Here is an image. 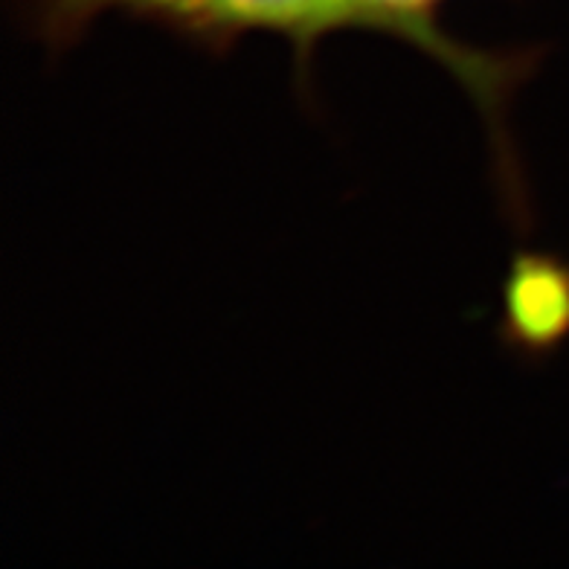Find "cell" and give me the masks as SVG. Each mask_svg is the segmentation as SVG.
<instances>
[{"instance_id":"cell-1","label":"cell","mask_w":569,"mask_h":569,"mask_svg":"<svg viewBox=\"0 0 569 569\" xmlns=\"http://www.w3.org/2000/svg\"><path fill=\"white\" fill-rule=\"evenodd\" d=\"M36 38L68 50L106 16L163 27L192 44L224 53L244 36H279L308 73L322 38L360 30L352 0H12Z\"/></svg>"}]
</instances>
